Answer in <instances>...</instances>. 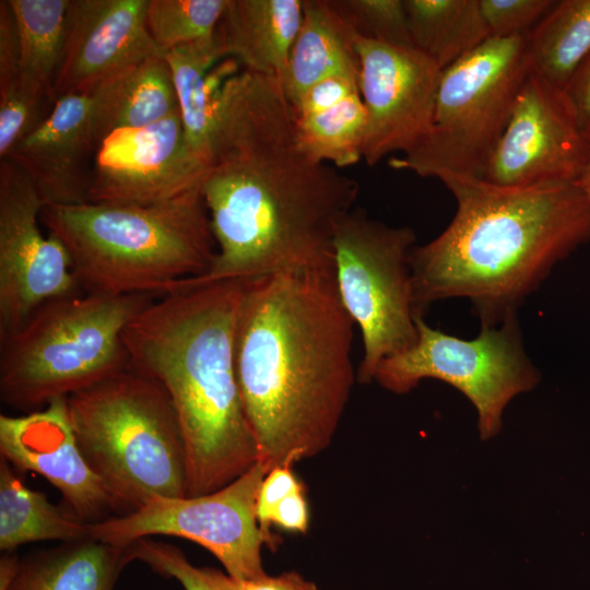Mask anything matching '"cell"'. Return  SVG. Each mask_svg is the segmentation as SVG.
<instances>
[{
    "instance_id": "ba28073f",
    "label": "cell",
    "mask_w": 590,
    "mask_h": 590,
    "mask_svg": "<svg viewBox=\"0 0 590 590\" xmlns=\"http://www.w3.org/2000/svg\"><path fill=\"white\" fill-rule=\"evenodd\" d=\"M530 71L524 36L488 38L442 70L430 132L389 166L421 177L482 178Z\"/></svg>"
},
{
    "instance_id": "44dd1931",
    "label": "cell",
    "mask_w": 590,
    "mask_h": 590,
    "mask_svg": "<svg viewBox=\"0 0 590 590\" xmlns=\"http://www.w3.org/2000/svg\"><path fill=\"white\" fill-rule=\"evenodd\" d=\"M128 563L127 546L92 538L66 542L20 559L0 590H113Z\"/></svg>"
},
{
    "instance_id": "8992f818",
    "label": "cell",
    "mask_w": 590,
    "mask_h": 590,
    "mask_svg": "<svg viewBox=\"0 0 590 590\" xmlns=\"http://www.w3.org/2000/svg\"><path fill=\"white\" fill-rule=\"evenodd\" d=\"M78 446L130 514L153 497H187L186 457L172 400L130 364L66 398Z\"/></svg>"
},
{
    "instance_id": "2e32d148",
    "label": "cell",
    "mask_w": 590,
    "mask_h": 590,
    "mask_svg": "<svg viewBox=\"0 0 590 590\" xmlns=\"http://www.w3.org/2000/svg\"><path fill=\"white\" fill-rule=\"evenodd\" d=\"M148 1H69L56 101L90 92L134 64L164 54L146 26Z\"/></svg>"
},
{
    "instance_id": "cb8c5ba5",
    "label": "cell",
    "mask_w": 590,
    "mask_h": 590,
    "mask_svg": "<svg viewBox=\"0 0 590 590\" xmlns=\"http://www.w3.org/2000/svg\"><path fill=\"white\" fill-rule=\"evenodd\" d=\"M88 524L67 506L51 504L47 497L24 485L1 457L0 463V548L44 540L66 542L90 538Z\"/></svg>"
},
{
    "instance_id": "5bb4252c",
    "label": "cell",
    "mask_w": 590,
    "mask_h": 590,
    "mask_svg": "<svg viewBox=\"0 0 590 590\" xmlns=\"http://www.w3.org/2000/svg\"><path fill=\"white\" fill-rule=\"evenodd\" d=\"M358 86L367 113L362 160L369 166L416 148L434 123L440 68L413 46L357 37Z\"/></svg>"
},
{
    "instance_id": "7a4b0ae2",
    "label": "cell",
    "mask_w": 590,
    "mask_h": 590,
    "mask_svg": "<svg viewBox=\"0 0 590 590\" xmlns=\"http://www.w3.org/2000/svg\"><path fill=\"white\" fill-rule=\"evenodd\" d=\"M354 327L334 270L244 281L235 366L267 474L330 446L357 380Z\"/></svg>"
},
{
    "instance_id": "ab89813d",
    "label": "cell",
    "mask_w": 590,
    "mask_h": 590,
    "mask_svg": "<svg viewBox=\"0 0 590 590\" xmlns=\"http://www.w3.org/2000/svg\"><path fill=\"white\" fill-rule=\"evenodd\" d=\"M577 184L580 186L590 202V160L577 180Z\"/></svg>"
},
{
    "instance_id": "d590c367",
    "label": "cell",
    "mask_w": 590,
    "mask_h": 590,
    "mask_svg": "<svg viewBox=\"0 0 590 590\" xmlns=\"http://www.w3.org/2000/svg\"><path fill=\"white\" fill-rule=\"evenodd\" d=\"M20 83V38L9 0L0 1V90Z\"/></svg>"
},
{
    "instance_id": "7c38bea8",
    "label": "cell",
    "mask_w": 590,
    "mask_h": 590,
    "mask_svg": "<svg viewBox=\"0 0 590 590\" xmlns=\"http://www.w3.org/2000/svg\"><path fill=\"white\" fill-rule=\"evenodd\" d=\"M44 205L27 174L0 160V339L47 300L82 292L64 245L39 229Z\"/></svg>"
},
{
    "instance_id": "4316f807",
    "label": "cell",
    "mask_w": 590,
    "mask_h": 590,
    "mask_svg": "<svg viewBox=\"0 0 590 590\" xmlns=\"http://www.w3.org/2000/svg\"><path fill=\"white\" fill-rule=\"evenodd\" d=\"M524 37L531 71L564 90L590 55V0H555Z\"/></svg>"
},
{
    "instance_id": "52a82bcc",
    "label": "cell",
    "mask_w": 590,
    "mask_h": 590,
    "mask_svg": "<svg viewBox=\"0 0 590 590\" xmlns=\"http://www.w3.org/2000/svg\"><path fill=\"white\" fill-rule=\"evenodd\" d=\"M155 298L76 292L47 300L0 339L1 401L42 408L127 367L122 332Z\"/></svg>"
},
{
    "instance_id": "7402d4cb",
    "label": "cell",
    "mask_w": 590,
    "mask_h": 590,
    "mask_svg": "<svg viewBox=\"0 0 590 590\" xmlns=\"http://www.w3.org/2000/svg\"><path fill=\"white\" fill-rule=\"evenodd\" d=\"M99 142L119 129L143 128L179 110L164 54L152 56L95 87ZM101 145V144H99Z\"/></svg>"
},
{
    "instance_id": "277c9868",
    "label": "cell",
    "mask_w": 590,
    "mask_h": 590,
    "mask_svg": "<svg viewBox=\"0 0 590 590\" xmlns=\"http://www.w3.org/2000/svg\"><path fill=\"white\" fill-rule=\"evenodd\" d=\"M243 291L241 280H185L122 332L130 366L162 385L176 411L187 497L219 491L259 461L235 366Z\"/></svg>"
},
{
    "instance_id": "e575fe53",
    "label": "cell",
    "mask_w": 590,
    "mask_h": 590,
    "mask_svg": "<svg viewBox=\"0 0 590 590\" xmlns=\"http://www.w3.org/2000/svg\"><path fill=\"white\" fill-rule=\"evenodd\" d=\"M299 491H304L303 485L291 467L275 468L262 480L257 495L256 516L267 541L275 508L285 497Z\"/></svg>"
},
{
    "instance_id": "f546056e",
    "label": "cell",
    "mask_w": 590,
    "mask_h": 590,
    "mask_svg": "<svg viewBox=\"0 0 590 590\" xmlns=\"http://www.w3.org/2000/svg\"><path fill=\"white\" fill-rule=\"evenodd\" d=\"M131 560L145 563L155 573L175 578L185 590H240L238 581L220 570L197 567L175 545L142 538L127 545Z\"/></svg>"
},
{
    "instance_id": "4dcf8cb0",
    "label": "cell",
    "mask_w": 590,
    "mask_h": 590,
    "mask_svg": "<svg viewBox=\"0 0 590 590\" xmlns=\"http://www.w3.org/2000/svg\"><path fill=\"white\" fill-rule=\"evenodd\" d=\"M357 37L413 46L403 0H331Z\"/></svg>"
},
{
    "instance_id": "83f0119b",
    "label": "cell",
    "mask_w": 590,
    "mask_h": 590,
    "mask_svg": "<svg viewBox=\"0 0 590 590\" xmlns=\"http://www.w3.org/2000/svg\"><path fill=\"white\" fill-rule=\"evenodd\" d=\"M294 123L298 145L315 161L343 168L362 160L367 113L361 93L319 114L294 116Z\"/></svg>"
},
{
    "instance_id": "d6986e66",
    "label": "cell",
    "mask_w": 590,
    "mask_h": 590,
    "mask_svg": "<svg viewBox=\"0 0 590 590\" xmlns=\"http://www.w3.org/2000/svg\"><path fill=\"white\" fill-rule=\"evenodd\" d=\"M304 0H227L216 36L224 57L280 76L303 20Z\"/></svg>"
},
{
    "instance_id": "4fadbf2b",
    "label": "cell",
    "mask_w": 590,
    "mask_h": 590,
    "mask_svg": "<svg viewBox=\"0 0 590 590\" xmlns=\"http://www.w3.org/2000/svg\"><path fill=\"white\" fill-rule=\"evenodd\" d=\"M589 160L590 140L564 91L530 71L482 179L510 187L575 182Z\"/></svg>"
},
{
    "instance_id": "ac0fdd59",
    "label": "cell",
    "mask_w": 590,
    "mask_h": 590,
    "mask_svg": "<svg viewBox=\"0 0 590 590\" xmlns=\"http://www.w3.org/2000/svg\"><path fill=\"white\" fill-rule=\"evenodd\" d=\"M95 110V88L58 97L47 119L7 157L27 174L45 205L90 202L101 144Z\"/></svg>"
},
{
    "instance_id": "9a60e30c",
    "label": "cell",
    "mask_w": 590,
    "mask_h": 590,
    "mask_svg": "<svg viewBox=\"0 0 590 590\" xmlns=\"http://www.w3.org/2000/svg\"><path fill=\"white\" fill-rule=\"evenodd\" d=\"M209 166L190 149L178 110L103 140L93 162L90 202H165L200 187Z\"/></svg>"
},
{
    "instance_id": "6da1fadb",
    "label": "cell",
    "mask_w": 590,
    "mask_h": 590,
    "mask_svg": "<svg viewBox=\"0 0 590 590\" xmlns=\"http://www.w3.org/2000/svg\"><path fill=\"white\" fill-rule=\"evenodd\" d=\"M200 189L216 257L190 280L205 283L334 270V234L359 185L300 149L278 76L244 70L216 88Z\"/></svg>"
},
{
    "instance_id": "74e56055",
    "label": "cell",
    "mask_w": 590,
    "mask_h": 590,
    "mask_svg": "<svg viewBox=\"0 0 590 590\" xmlns=\"http://www.w3.org/2000/svg\"><path fill=\"white\" fill-rule=\"evenodd\" d=\"M309 514L304 491L285 497L275 508L272 523L292 532H306Z\"/></svg>"
},
{
    "instance_id": "9c48e42d",
    "label": "cell",
    "mask_w": 590,
    "mask_h": 590,
    "mask_svg": "<svg viewBox=\"0 0 590 590\" xmlns=\"http://www.w3.org/2000/svg\"><path fill=\"white\" fill-rule=\"evenodd\" d=\"M416 235L354 208L339 223L333 239L337 288L359 329L363 355L357 381L374 380L379 364L410 349L417 339L411 256ZM422 315V314H421Z\"/></svg>"
},
{
    "instance_id": "8fae6325",
    "label": "cell",
    "mask_w": 590,
    "mask_h": 590,
    "mask_svg": "<svg viewBox=\"0 0 590 590\" xmlns=\"http://www.w3.org/2000/svg\"><path fill=\"white\" fill-rule=\"evenodd\" d=\"M266 475L257 462L219 491L196 497H153L130 514L90 523V538L125 547L151 535L178 536L211 552L236 580L263 577L261 546L267 539L258 524L256 502Z\"/></svg>"
},
{
    "instance_id": "3957f363",
    "label": "cell",
    "mask_w": 590,
    "mask_h": 590,
    "mask_svg": "<svg viewBox=\"0 0 590 590\" xmlns=\"http://www.w3.org/2000/svg\"><path fill=\"white\" fill-rule=\"evenodd\" d=\"M437 179L457 209L437 237L412 251L418 314L465 298L481 326L498 324L590 241V202L577 181L510 187L450 172Z\"/></svg>"
},
{
    "instance_id": "d6a6232c",
    "label": "cell",
    "mask_w": 590,
    "mask_h": 590,
    "mask_svg": "<svg viewBox=\"0 0 590 590\" xmlns=\"http://www.w3.org/2000/svg\"><path fill=\"white\" fill-rule=\"evenodd\" d=\"M555 0H480L492 37L526 36Z\"/></svg>"
},
{
    "instance_id": "ffe728a7",
    "label": "cell",
    "mask_w": 590,
    "mask_h": 590,
    "mask_svg": "<svg viewBox=\"0 0 590 590\" xmlns=\"http://www.w3.org/2000/svg\"><path fill=\"white\" fill-rule=\"evenodd\" d=\"M356 40V33L331 0H304L298 33L278 78L291 106L322 79L334 74L358 76Z\"/></svg>"
},
{
    "instance_id": "8d00e7d4",
    "label": "cell",
    "mask_w": 590,
    "mask_h": 590,
    "mask_svg": "<svg viewBox=\"0 0 590 590\" xmlns=\"http://www.w3.org/2000/svg\"><path fill=\"white\" fill-rule=\"evenodd\" d=\"M563 91L582 133L590 140V55Z\"/></svg>"
},
{
    "instance_id": "d4e9b609",
    "label": "cell",
    "mask_w": 590,
    "mask_h": 590,
    "mask_svg": "<svg viewBox=\"0 0 590 590\" xmlns=\"http://www.w3.org/2000/svg\"><path fill=\"white\" fill-rule=\"evenodd\" d=\"M70 0H9L20 38V83L56 102Z\"/></svg>"
},
{
    "instance_id": "30bf717a",
    "label": "cell",
    "mask_w": 590,
    "mask_h": 590,
    "mask_svg": "<svg viewBox=\"0 0 590 590\" xmlns=\"http://www.w3.org/2000/svg\"><path fill=\"white\" fill-rule=\"evenodd\" d=\"M416 328V342L384 359L374 380L397 394L410 392L425 378L451 385L474 405L482 439L500 430L503 412L515 397L540 382L517 312L498 324L481 326L480 333L469 340L430 327L421 314Z\"/></svg>"
},
{
    "instance_id": "1f68e13d",
    "label": "cell",
    "mask_w": 590,
    "mask_h": 590,
    "mask_svg": "<svg viewBox=\"0 0 590 590\" xmlns=\"http://www.w3.org/2000/svg\"><path fill=\"white\" fill-rule=\"evenodd\" d=\"M55 103L27 92L21 83L0 90V160L47 119Z\"/></svg>"
},
{
    "instance_id": "f1b7e54d",
    "label": "cell",
    "mask_w": 590,
    "mask_h": 590,
    "mask_svg": "<svg viewBox=\"0 0 590 590\" xmlns=\"http://www.w3.org/2000/svg\"><path fill=\"white\" fill-rule=\"evenodd\" d=\"M227 0H149L146 26L162 51L215 35Z\"/></svg>"
},
{
    "instance_id": "f35d334b",
    "label": "cell",
    "mask_w": 590,
    "mask_h": 590,
    "mask_svg": "<svg viewBox=\"0 0 590 590\" xmlns=\"http://www.w3.org/2000/svg\"><path fill=\"white\" fill-rule=\"evenodd\" d=\"M240 590H319L312 582L305 580L296 571L283 573L252 580H237Z\"/></svg>"
},
{
    "instance_id": "836d02e7",
    "label": "cell",
    "mask_w": 590,
    "mask_h": 590,
    "mask_svg": "<svg viewBox=\"0 0 590 590\" xmlns=\"http://www.w3.org/2000/svg\"><path fill=\"white\" fill-rule=\"evenodd\" d=\"M356 93H359L357 75L334 74L311 85L291 107L295 117L310 116L324 111Z\"/></svg>"
},
{
    "instance_id": "484cf974",
    "label": "cell",
    "mask_w": 590,
    "mask_h": 590,
    "mask_svg": "<svg viewBox=\"0 0 590 590\" xmlns=\"http://www.w3.org/2000/svg\"><path fill=\"white\" fill-rule=\"evenodd\" d=\"M169 66L190 149L211 162L214 96L219 83L210 71L224 57L215 35L164 52Z\"/></svg>"
},
{
    "instance_id": "e0dca14e",
    "label": "cell",
    "mask_w": 590,
    "mask_h": 590,
    "mask_svg": "<svg viewBox=\"0 0 590 590\" xmlns=\"http://www.w3.org/2000/svg\"><path fill=\"white\" fill-rule=\"evenodd\" d=\"M1 457L43 475L66 506L86 523L105 520L117 506L78 446L66 398L21 416L0 415Z\"/></svg>"
},
{
    "instance_id": "603a6c76",
    "label": "cell",
    "mask_w": 590,
    "mask_h": 590,
    "mask_svg": "<svg viewBox=\"0 0 590 590\" xmlns=\"http://www.w3.org/2000/svg\"><path fill=\"white\" fill-rule=\"evenodd\" d=\"M413 47L445 70L488 38L480 0H403Z\"/></svg>"
},
{
    "instance_id": "5b68a950",
    "label": "cell",
    "mask_w": 590,
    "mask_h": 590,
    "mask_svg": "<svg viewBox=\"0 0 590 590\" xmlns=\"http://www.w3.org/2000/svg\"><path fill=\"white\" fill-rule=\"evenodd\" d=\"M40 221L67 248L88 294L160 297L206 274L216 257L200 187L149 205L46 204Z\"/></svg>"
}]
</instances>
